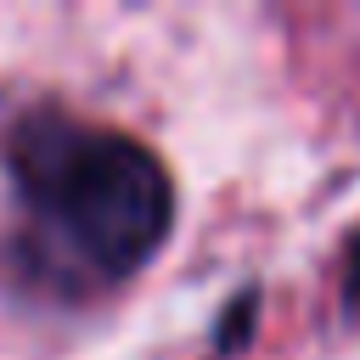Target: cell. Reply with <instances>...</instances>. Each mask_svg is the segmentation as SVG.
I'll list each match as a JSON object with an SVG mask.
<instances>
[{
  "mask_svg": "<svg viewBox=\"0 0 360 360\" xmlns=\"http://www.w3.org/2000/svg\"><path fill=\"white\" fill-rule=\"evenodd\" d=\"M28 219V259L45 281L84 292L135 276L174 225V180L124 129L28 112L6 141Z\"/></svg>",
  "mask_w": 360,
  "mask_h": 360,
  "instance_id": "6da1fadb",
  "label": "cell"
},
{
  "mask_svg": "<svg viewBox=\"0 0 360 360\" xmlns=\"http://www.w3.org/2000/svg\"><path fill=\"white\" fill-rule=\"evenodd\" d=\"M343 304L349 315H360V231L349 236V253H343Z\"/></svg>",
  "mask_w": 360,
  "mask_h": 360,
  "instance_id": "7a4b0ae2",
  "label": "cell"
}]
</instances>
